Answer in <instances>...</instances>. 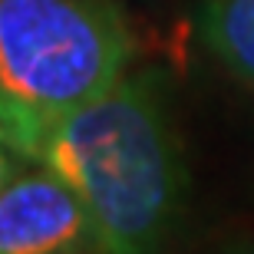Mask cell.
<instances>
[{"mask_svg":"<svg viewBox=\"0 0 254 254\" xmlns=\"http://www.w3.org/2000/svg\"><path fill=\"white\" fill-rule=\"evenodd\" d=\"M37 162L79 195L96 254H162L185 211V155L159 69L119 76L43 135Z\"/></svg>","mask_w":254,"mask_h":254,"instance_id":"cell-1","label":"cell"},{"mask_svg":"<svg viewBox=\"0 0 254 254\" xmlns=\"http://www.w3.org/2000/svg\"><path fill=\"white\" fill-rule=\"evenodd\" d=\"M132 33L113 0H0V129L23 155L126 73Z\"/></svg>","mask_w":254,"mask_h":254,"instance_id":"cell-2","label":"cell"},{"mask_svg":"<svg viewBox=\"0 0 254 254\" xmlns=\"http://www.w3.org/2000/svg\"><path fill=\"white\" fill-rule=\"evenodd\" d=\"M0 254H96L79 195L50 169L17 175L0 191Z\"/></svg>","mask_w":254,"mask_h":254,"instance_id":"cell-3","label":"cell"},{"mask_svg":"<svg viewBox=\"0 0 254 254\" xmlns=\"http://www.w3.org/2000/svg\"><path fill=\"white\" fill-rule=\"evenodd\" d=\"M198 30L208 53L231 76L254 86V0H205Z\"/></svg>","mask_w":254,"mask_h":254,"instance_id":"cell-4","label":"cell"},{"mask_svg":"<svg viewBox=\"0 0 254 254\" xmlns=\"http://www.w3.org/2000/svg\"><path fill=\"white\" fill-rule=\"evenodd\" d=\"M30 162H33V159H30V155H23V152H20L17 145L7 139V132L0 129V191L7 189L17 175H23Z\"/></svg>","mask_w":254,"mask_h":254,"instance_id":"cell-5","label":"cell"},{"mask_svg":"<svg viewBox=\"0 0 254 254\" xmlns=\"http://www.w3.org/2000/svg\"><path fill=\"white\" fill-rule=\"evenodd\" d=\"M235 254H254V248H248V251H235Z\"/></svg>","mask_w":254,"mask_h":254,"instance_id":"cell-6","label":"cell"}]
</instances>
